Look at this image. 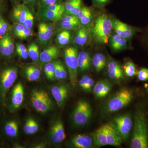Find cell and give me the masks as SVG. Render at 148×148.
I'll list each match as a JSON object with an SVG mask.
<instances>
[{"label": "cell", "instance_id": "1", "mask_svg": "<svg viewBox=\"0 0 148 148\" xmlns=\"http://www.w3.org/2000/svg\"><path fill=\"white\" fill-rule=\"evenodd\" d=\"M130 143L131 148H148V127L145 110L143 106L136 109Z\"/></svg>", "mask_w": 148, "mask_h": 148}, {"label": "cell", "instance_id": "2", "mask_svg": "<svg viewBox=\"0 0 148 148\" xmlns=\"http://www.w3.org/2000/svg\"><path fill=\"white\" fill-rule=\"evenodd\" d=\"M89 30L90 36L96 43L106 44L112 34V24L111 16L101 14L94 18Z\"/></svg>", "mask_w": 148, "mask_h": 148}, {"label": "cell", "instance_id": "3", "mask_svg": "<svg viewBox=\"0 0 148 148\" xmlns=\"http://www.w3.org/2000/svg\"><path fill=\"white\" fill-rule=\"evenodd\" d=\"M18 70L16 65L8 64L0 68V107L5 108L6 96L14 85L18 77Z\"/></svg>", "mask_w": 148, "mask_h": 148}, {"label": "cell", "instance_id": "4", "mask_svg": "<svg viewBox=\"0 0 148 148\" xmlns=\"http://www.w3.org/2000/svg\"><path fill=\"white\" fill-rule=\"evenodd\" d=\"M134 97L132 90L128 88H121L107 101L103 106V113L108 114L123 108L132 102Z\"/></svg>", "mask_w": 148, "mask_h": 148}, {"label": "cell", "instance_id": "5", "mask_svg": "<svg viewBox=\"0 0 148 148\" xmlns=\"http://www.w3.org/2000/svg\"><path fill=\"white\" fill-rule=\"evenodd\" d=\"M31 102L33 108L42 114L49 112L54 108V104L48 93L41 88H35L32 90Z\"/></svg>", "mask_w": 148, "mask_h": 148}, {"label": "cell", "instance_id": "6", "mask_svg": "<svg viewBox=\"0 0 148 148\" xmlns=\"http://www.w3.org/2000/svg\"><path fill=\"white\" fill-rule=\"evenodd\" d=\"M24 88L20 82L14 85L6 96L5 108L11 113L18 110L24 101Z\"/></svg>", "mask_w": 148, "mask_h": 148}, {"label": "cell", "instance_id": "7", "mask_svg": "<svg viewBox=\"0 0 148 148\" xmlns=\"http://www.w3.org/2000/svg\"><path fill=\"white\" fill-rule=\"evenodd\" d=\"M78 51L75 47L68 46L64 50L65 65L69 73L70 82L72 85L75 86L77 81L78 72Z\"/></svg>", "mask_w": 148, "mask_h": 148}, {"label": "cell", "instance_id": "8", "mask_svg": "<svg viewBox=\"0 0 148 148\" xmlns=\"http://www.w3.org/2000/svg\"><path fill=\"white\" fill-rule=\"evenodd\" d=\"M19 135V122L15 117L8 116L0 122V140L13 142Z\"/></svg>", "mask_w": 148, "mask_h": 148}, {"label": "cell", "instance_id": "9", "mask_svg": "<svg viewBox=\"0 0 148 148\" xmlns=\"http://www.w3.org/2000/svg\"><path fill=\"white\" fill-rule=\"evenodd\" d=\"M92 114L90 104L85 100H80L77 103L72 113L73 123L77 127L85 126L90 121Z\"/></svg>", "mask_w": 148, "mask_h": 148}, {"label": "cell", "instance_id": "10", "mask_svg": "<svg viewBox=\"0 0 148 148\" xmlns=\"http://www.w3.org/2000/svg\"><path fill=\"white\" fill-rule=\"evenodd\" d=\"M66 137L63 121L60 116L54 118L51 123L47 133V139L51 145L59 147Z\"/></svg>", "mask_w": 148, "mask_h": 148}, {"label": "cell", "instance_id": "11", "mask_svg": "<svg viewBox=\"0 0 148 148\" xmlns=\"http://www.w3.org/2000/svg\"><path fill=\"white\" fill-rule=\"evenodd\" d=\"M130 113L116 116L112 123L123 140H127L133 126V121Z\"/></svg>", "mask_w": 148, "mask_h": 148}, {"label": "cell", "instance_id": "12", "mask_svg": "<svg viewBox=\"0 0 148 148\" xmlns=\"http://www.w3.org/2000/svg\"><path fill=\"white\" fill-rule=\"evenodd\" d=\"M56 23L42 21L38 26L37 39L42 47L49 45L56 34Z\"/></svg>", "mask_w": 148, "mask_h": 148}, {"label": "cell", "instance_id": "13", "mask_svg": "<svg viewBox=\"0 0 148 148\" xmlns=\"http://www.w3.org/2000/svg\"><path fill=\"white\" fill-rule=\"evenodd\" d=\"M111 18L115 33L128 41H131L137 33L142 32L140 28L130 26L113 16H111Z\"/></svg>", "mask_w": 148, "mask_h": 148}, {"label": "cell", "instance_id": "14", "mask_svg": "<svg viewBox=\"0 0 148 148\" xmlns=\"http://www.w3.org/2000/svg\"><path fill=\"white\" fill-rule=\"evenodd\" d=\"M15 50V44L11 32L0 37V56L5 60H10L13 57Z\"/></svg>", "mask_w": 148, "mask_h": 148}, {"label": "cell", "instance_id": "15", "mask_svg": "<svg viewBox=\"0 0 148 148\" xmlns=\"http://www.w3.org/2000/svg\"><path fill=\"white\" fill-rule=\"evenodd\" d=\"M64 11L53 9L50 5L39 6L37 15L40 20L45 22L56 23L63 16Z\"/></svg>", "mask_w": 148, "mask_h": 148}, {"label": "cell", "instance_id": "16", "mask_svg": "<svg viewBox=\"0 0 148 148\" xmlns=\"http://www.w3.org/2000/svg\"><path fill=\"white\" fill-rule=\"evenodd\" d=\"M56 32L58 33L63 30L75 31L81 27L77 16L65 15L59 21L56 23Z\"/></svg>", "mask_w": 148, "mask_h": 148}, {"label": "cell", "instance_id": "17", "mask_svg": "<svg viewBox=\"0 0 148 148\" xmlns=\"http://www.w3.org/2000/svg\"><path fill=\"white\" fill-rule=\"evenodd\" d=\"M60 48L57 45H49L40 53L39 61L42 66L56 60L61 54Z\"/></svg>", "mask_w": 148, "mask_h": 148}, {"label": "cell", "instance_id": "18", "mask_svg": "<svg viewBox=\"0 0 148 148\" xmlns=\"http://www.w3.org/2000/svg\"><path fill=\"white\" fill-rule=\"evenodd\" d=\"M107 74L112 80L119 82L125 79L123 67L118 61L111 59L107 63Z\"/></svg>", "mask_w": 148, "mask_h": 148}, {"label": "cell", "instance_id": "19", "mask_svg": "<svg viewBox=\"0 0 148 148\" xmlns=\"http://www.w3.org/2000/svg\"><path fill=\"white\" fill-rule=\"evenodd\" d=\"M51 92L58 107H63L69 95L68 88L63 84L56 85L51 87Z\"/></svg>", "mask_w": 148, "mask_h": 148}, {"label": "cell", "instance_id": "20", "mask_svg": "<svg viewBox=\"0 0 148 148\" xmlns=\"http://www.w3.org/2000/svg\"><path fill=\"white\" fill-rule=\"evenodd\" d=\"M29 10L28 5L25 3H18L14 5L10 16L13 23L23 24Z\"/></svg>", "mask_w": 148, "mask_h": 148}, {"label": "cell", "instance_id": "21", "mask_svg": "<svg viewBox=\"0 0 148 148\" xmlns=\"http://www.w3.org/2000/svg\"><path fill=\"white\" fill-rule=\"evenodd\" d=\"M21 73L23 76L30 82L38 80L41 76V72L39 66L36 64H29L21 68Z\"/></svg>", "mask_w": 148, "mask_h": 148}, {"label": "cell", "instance_id": "22", "mask_svg": "<svg viewBox=\"0 0 148 148\" xmlns=\"http://www.w3.org/2000/svg\"><path fill=\"white\" fill-rule=\"evenodd\" d=\"M77 17L81 27L88 28L94 18V10L91 8L82 5Z\"/></svg>", "mask_w": 148, "mask_h": 148}, {"label": "cell", "instance_id": "23", "mask_svg": "<svg viewBox=\"0 0 148 148\" xmlns=\"http://www.w3.org/2000/svg\"><path fill=\"white\" fill-rule=\"evenodd\" d=\"M112 87V85L108 80L102 79L94 84L92 91L96 98H104L110 92Z\"/></svg>", "mask_w": 148, "mask_h": 148}, {"label": "cell", "instance_id": "24", "mask_svg": "<svg viewBox=\"0 0 148 148\" xmlns=\"http://www.w3.org/2000/svg\"><path fill=\"white\" fill-rule=\"evenodd\" d=\"M108 145L119 147L122 143L123 140L112 123L106 124Z\"/></svg>", "mask_w": 148, "mask_h": 148}, {"label": "cell", "instance_id": "25", "mask_svg": "<svg viewBox=\"0 0 148 148\" xmlns=\"http://www.w3.org/2000/svg\"><path fill=\"white\" fill-rule=\"evenodd\" d=\"M90 36V32L88 28L82 27L76 29L73 37V42L77 47H83L87 44Z\"/></svg>", "mask_w": 148, "mask_h": 148}, {"label": "cell", "instance_id": "26", "mask_svg": "<svg viewBox=\"0 0 148 148\" xmlns=\"http://www.w3.org/2000/svg\"><path fill=\"white\" fill-rule=\"evenodd\" d=\"M70 145L73 148H90L94 145L92 137L88 135H78L72 138Z\"/></svg>", "mask_w": 148, "mask_h": 148}, {"label": "cell", "instance_id": "27", "mask_svg": "<svg viewBox=\"0 0 148 148\" xmlns=\"http://www.w3.org/2000/svg\"><path fill=\"white\" fill-rule=\"evenodd\" d=\"M83 0H67L64 3L63 16H77L82 6Z\"/></svg>", "mask_w": 148, "mask_h": 148}, {"label": "cell", "instance_id": "28", "mask_svg": "<svg viewBox=\"0 0 148 148\" xmlns=\"http://www.w3.org/2000/svg\"><path fill=\"white\" fill-rule=\"evenodd\" d=\"M128 41L121 38L115 33L112 34L108 43L112 50L114 51H121L128 48Z\"/></svg>", "mask_w": 148, "mask_h": 148}, {"label": "cell", "instance_id": "29", "mask_svg": "<svg viewBox=\"0 0 148 148\" xmlns=\"http://www.w3.org/2000/svg\"><path fill=\"white\" fill-rule=\"evenodd\" d=\"M73 34L72 31L63 30L58 32L55 38L56 45L59 48L69 46L73 41Z\"/></svg>", "mask_w": 148, "mask_h": 148}, {"label": "cell", "instance_id": "30", "mask_svg": "<svg viewBox=\"0 0 148 148\" xmlns=\"http://www.w3.org/2000/svg\"><path fill=\"white\" fill-rule=\"evenodd\" d=\"M92 58L90 53L86 51H81L78 54L79 70L84 72L90 70L91 67Z\"/></svg>", "mask_w": 148, "mask_h": 148}, {"label": "cell", "instance_id": "31", "mask_svg": "<svg viewBox=\"0 0 148 148\" xmlns=\"http://www.w3.org/2000/svg\"><path fill=\"white\" fill-rule=\"evenodd\" d=\"M92 138L94 145L97 147L108 145L106 124L103 125L93 132Z\"/></svg>", "mask_w": 148, "mask_h": 148}, {"label": "cell", "instance_id": "32", "mask_svg": "<svg viewBox=\"0 0 148 148\" xmlns=\"http://www.w3.org/2000/svg\"><path fill=\"white\" fill-rule=\"evenodd\" d=\"M108 61L106 56L102 53H95L92 58L91 64L94 70L100 73L107 66Z\"/></svg>", "mask_w": 148, "mask_h": 148}, {"label": "cell", "instance_id": "33", "mask_svg": "<svg viewBox=\"0 0 148 148\" xmlns=\"http://www.w3.org/2000/svg\"><path fill=\"white\" fill-rule=\"evenodd\" d=\"M39 125L38 121L33 117L27 118L23 125V131L28 135H34L39 130Z\"/></svg>", "mask_w": 148, "mask_h": 148}, {"label": "cell", "instance_id": "34", "mask_svg": "<svg viewBox=\"0 0 148 148\" xmlns=\"http://www.w3.org/2000/svg\"><path fill=\"white\" fill-rule=\"evenodd\" d=\"M79 84L80 88L85 92H90L94 85V80L88 75L84 76L80 79Z\"/></svg>", "mask_w": 148, "mask_h": 148}, {"label": "cell", "instance_id": "35", "mask_svg": "<svg viewBox=\"0 0 148 148\" xmlns=\"http://www.w3.org/2000/svg\"><path fill=\"white\" fill-rule=\"evenodd\" d=\"M123 69L125 75L130 78L135 76L138 72L136 65L133 61L130 60H127L125 62Z\"/></svg>", "mask_w": 148, "mask_h": 148}, {"label": "cell", "instance_id": "36", "mask_svg": "<svg viewBox=\"0 0 148 148\" xmlns=\"http://www.w3.org/2000/svg\"><path fill=\"white\" fill-rule=\"evenodd\" d=\"M27 49L29 57L31 60L34 62L39 61L40 54L39 47L36 43L35 42H32L30 43L28 45Z\"/></svg>", "mask_w": 148, "mask_h": 148}, {"label": "cell", "instance_id": "37", "mask_svg": "<svg viewBox=\"0 0 148 148\" xmlns=\"http://www.w3.org/2000/svg\"><path fill=\"white\" fill-rule=\"evenodd\" d=\"M55 60L47 63L44 66L45 75L47 78L51 81H54L56 80L55 76Z\"/></svg>", "mask_w": 148, "mask_h": 148}, {"label": "cell", "instance_id": "38", "mask_svg": "<svg viewBox=\"0 0 148 148\" xmlns=\"http://www.w3.org/2000/svg\"><path fill=\"white\" fill-rule=\"evenodd\" d=\"M15 51L18 57L26 60L29 58L28 49L24 45L20 43L15 44Z\"/></svg>", "mask_w": 148, "mask_h": 148}, {"label": "cell", "instance_id": "39", "mask_svg": "<svg viewBox=\"0 0 148 148\" xmlns=\"http://www.w3.org/2000/svg\"><path fill=\"white\" fill-rule=\"evenodd\" d=\"M12 26L10 25L2 16H0V37L10 32Z\"/></svg>", "mask_w": 148, "mask_h": 148}, {"label": "cell", "instance_id": "40", "mask_svg": "<svg viewBox=\"0 0 148 148\" xmlns=\"http://www.w3.org/2000/svg\"><path fill=\"white\" fill-rule=\"evenodd\" d=\"M22 24L26 28L31 29H33L34 24V16L30 10L28 12L27 17Z\"/></svg>", "mask_w": 148, "mask_h": 148}, {"label": "cell", "instance_id": "41", "mask_svg": "<svg viewBox=\"0 0 148 148\" xmlns=\"http://www.w3.org/2000/svg\"><path fill=\"white\" fill-rule=\"evenodd\" d=\"M33 34L32 29L25 27L24 30L19 32L14 36V37L21 40H27Z\"/></svg>", "mask_w": 148, "mask_h": 148}, {"label": "cell", "instance_id": "42", "mask_svg": "<svg viewBox=\"0 0 148 148\" xmlns=\"http://www.w3.org/2000/svg\"><path fill=\"white\" fill-rule=\"evenodd\" d=\"M137 79L139 81L145 82L148 80V69L142 68L137 72Z\"/></svg>", "mask_w": 148, "mask_h": 148}, {"label": "cell", "instance_id": "43", "mask_svg": "<svg viewBox=\"0 0 148 148\" xmlns=\"http://www.w3.org/2000/svg\"><path fill=\"white\" fill-rule=\"evenodd\" d=\"M25 28V27L22 24L13 23V25L12 26L11 32L12 36H14L16 34L24 30Z\"/></svg>", "mask_w": 148, "mask_h": 148}, {"label": "cell", "instance_id": "44", "mask_svg": "<svg viewBox=\"0 0 148 148\" xmlns=\"http://www.w3.org/2000/svg\"><path fill=\"white\" fill-rule=\"evenodd\" d=\"M92 5L97 8H103L110 2L111 0H91Z\"/></svg>", "mask_w": 148, "mask_h": 148}, {"label": "cell", "instance_id": "45", "mask_svg": "<svg viewBox=\"0 0 148 148\" xmlns=\"http://www.w3.org/2000/svg\"><path fill=\"white\" fill-rule=\"evenodd\" d=\"M63 0H39V6H47L63 3Z\"/></svg>", "mask_w": 148, "mask_h": 148}, {"label": "cell", "instance_id": "46", "mask_svg": "<svg viewBox=\"0 0 148 148\" xmlns=\"http://www.w3.org/2000/svg\"><path fill=\"white\" fill-rule=\"evenodd\" d=\"M61 60L56 59L55 60V76L56 79L61 80Z\"/></svg>", "mask_w": 148, "mask_h": 148}, {"label": "cell", "instance_id": "47", "mask_svg": "<svg viewBox=\"0 0 148 148\" xmlns=\"http://www.w3.org/2000/svg\"><path fill=\"white\" fill-rule=\"evenodd\" d=\"M68 70L64 63L61 61V80L66 79L68 76Z\"/></svg>", "mask_w": 148, "mask_h": 148}, {"label": "cell", "instance_id": "48", "mask_svg": "<svg viewBox=\"0 0 148 148\" xmlns=\"http://www.w3.org/2000/svg\"><path fill=\"white\" fill-rule=\"evenodd\" d=\"M24 3L32 7H34L38 4L39 0H22Z\"/></svg>", "mask_w": 148, "mask_h": 148}, {"label": "cell", "instance_id": "49", "mask_svg": "<svg viewBox=\"0 0 148 148\" xmlns=\"http://www.w3.org/2000/svg\"><path fill=\"white\" fill-rule=\"evenodd\" d=\"M5 5L4 0H0V16H2L5 10Z\"/></svg>", "mask_w": 148, "mask_h": 148}, {"label": "cell", "instance_id": "50", "mask_svg": "<svg viewBox=\"0 0 148 148\" xmlns=\"http://www.w3.org/2000/svg\"><path fill=\"white\" fill-rule=\"evenodd\" d=\"M145 34V35L144 36L143 40H144V44L145 45L146 47L148 49V29Z\"/></svg>", "mask_w": 148, "mask_h": 148}, {"label": "cell", "instance_id": "51", "mask_svg": "<svg viewBox=\"0 0 148 148\" xmlns=\"http://www.w3.org/2000/svg\"><path fill=\"white\" fill-rule=\"evenodd\" d=\"M45 145L43 143H38L36 145L34 146V148H45Z\"/></svg>", "mask_w": 148, "mask_h": 148}, {"label": "cell", "instance_id": "52", "mask_svg": "<svg viewBox=\"0 0 148 148\" xmlns=\"http://www.w3.org/2000/svg\"><path fill=\"white\" fill-rule=\"evenodd\" d=\"M10 1L12 4L14 5H15L18 4L19 1V0H10Z\"/></svg>", "mask_w": 148, "mask_h": 148}, {"label": "cell", "instance_id": "53", "mask_svg": "<svg viewBox=\"0 0 148 148\" xmlns=\"http://www.w3.org/2000/svg\"><path fill=\"white\" fill-rule=\"evenodd\" d=\"M3 142L2 140H0V147L3 146Z\"/></svg>", "mask_w": 148, "mask_h": 148}, {"label": "cell", "instance_id": "54", "mask_svg": "<svg viewBox=\"0 0 148 148\" xmlns=\"http://www.w3.org/2000/svg\"><path fill=\"white\" fill-rule=\"evenodd\" d=\"M147 92L148 93V86L147 87Z\"/></svg>", "mask_w": 148, "mask_h": 148}, {"label": "cell", "instance_id": "55", "mask_svg": "<svg viewBox=\"0 0 148 148\" xmlns=\"http://www.w3.org/2000/svg\"><path fill=\"white\" fill-rule=\"evenodd\" d=\"M66 1H67V0H66Z\"/></svg>", "mask_w": 148, "mask_h": 148}]
</instances>
